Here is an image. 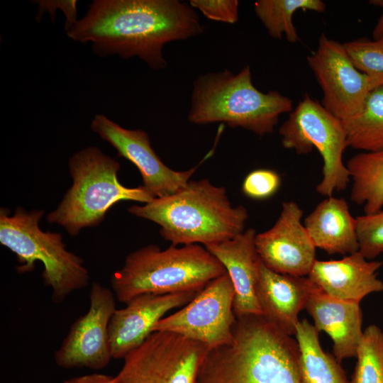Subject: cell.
I'll list each match as a JSON object with an SVG mask.
<instances>
[{"instance_id": "6da1fadb", "label": "cell", "mask_w": 383, "mask_h": 383, "mask_svg": "<svg viewBox=\"0 0 383 383\" xmlns=\"http://www.w3.org/2000/svg\"><path fill=\"white\" fill-rule=\"evenodd\" d=\"M190 4L178 0H94L82 18L66 33L74 41L90 43L99 57H138L153 70L167 62L162 49L204 32Z\"/></svg>"}, {"instance_id": "7a4b0ae2", "label": "cell", "mask_w": 383, "mask_h": 383, "mask_svg": "<svg viewBox=\"0 0 383 383\" xmlns=\"http://www.w3.org/2000/svg\"><path fill=\"white\" fill-rule=\"evenodd\" d=\"M236 318L232 341L209 350L196 383H302L296 340L262 315Z\"/></svg>"}, {"instance_id": "3957f363", "label": "cell", "mask_w": 383, "mask_h": 383, "mask_svg": "<svg viewBox=\"0 0 383 383\" xmlns=\"http://www.w3.org/2000/svg\"><path fill=\"white\" fill-rule=\"evenodd\" d=\"M128 211L160 226V235L173 245L204 246L234 238L244 232L248 212L233 206L223 187L208 179L190 180L174 194L155 198Z\"/></svg>"}, {"instance_id": "277c9868", "label": "cell", "mask_w": 383, "mask_h": 383, "mask_svg": "<svg viewBox=\"0 0 383 383\" xmlns=\"http://www.w3.org/2000/svg\"><path fill=\"white\" fill-rule=\"evenodd\" d=\"M292 109V99L279 91H259L246 66L236 74L225 70L198 77L193 84L188 120L197 125L223 123L262 136L272 133L279 116Z\"/></svg>"}, {"instance_id": "5b68a950", "label": "cell", "mask_w": 383, "mask_h": 383, "mask_svg": "<svg viewBox=\"0 0 383 383\" xmlns=\"http://www.w3.org/2000/svg\"><path fill=\"white\" fill-rule=\"evenodd\" d=\"M226 272L223 265L204 246L156 245L127 255L121 269L111 277L116 299L127 304L145 294H166L199 292Z\"/></svg>"}, {"instance_id": "8992f818", "label": "cell", "mask_w": 383, "mask_h": 383, "mask_svg": "<svg viewBox=\"0 0 383 383\" xmlns=\"http://www.w3.org/2000/svg\"><path fill=\"white\" fill-rule=\"evenodd\" d=\"M73 182L47 221L64 227L72 235L99 225L109 209L124 200L149 203L155 197L143 186L127 187L120 183V164L96 146L75 152L69 160Z\"/></svg>"}, {"instance_id": "52a82bcc", "label": "cell", "mask_w": 383, "mask_h": 383, "mask_svg": "<svg viewBox=\"0 0 383 383\" xmlns=\"http://www.w3.org/2000/svg\"><path fill=\"white\" fill-rule=\"evenodd\" d=\"M43 214V210L27 211L18 207L11 216L9 209L1 208L0 243L16 254L20 273L32 272L36 261L43 263L44 283L58 304L87 287L90 277L84 260L66 249L61 234L40 228Z\"/></svg>"}, {"instance_id": "ba28073f", "label": "cell", "mask_w": 383, "mask_h": 383, "mask_svg": "<svg viewBox=\"0 0 383 383\" xmlns=\"http://www.w3.org/2000/svg\"><path fill=\"white\" fill-rule=\"evenodd\" d=\"M284 148L304 155L316 148L323 159L322 179L316 191L329 197L344 191L350 182L349 171L343 160L348 147L341 121L321 104L304 94L289 118L279 129Z\"/></svg>"}, {"instance_id": "9c48e42d", "label": "cell", "mask_w": 383, "mask_h": 383, "mask_svg": "<svg viewBox=\"0 0 383 383\" xmlns=\"http://www.w3.org/2000/svg\"><path fill=\"white\" fill-rule=\"evenodd\" d=\"M209 348L167 331H154L128 353L111 383H196Z\"/></svg>"}, {"instance_id": "30bf717a", "label": "cell", "mask_w": 383, "mask_h": 383, "mask_svg": "<svg viewBox=\"0 0 383 383\" xmlns=\"http://www.w3.org/2000/svg\"><path fill=\"white\" fill-rule=\"evenodd\" d=\"M234 298V287L226 272L209 282L179 311L157 321L152 332L179 334L209 349L230 343L237 321Z\"/></svg>"}, {"instance_id": "8fae6325", "label": "cell", "mask_w": 383, "mask_h": 383, "mask_svg": "<svg viewBox=\"0 0 383 383\" xmlns=\"http://www.w3.org/2000/svg\"><path fill=\"white\" fill-rule=\"evenodd\" d=\"M306 60L322 89V106L340 121L357 115L372 84L354 66L343 44L322 33L316 50Z\"/></svg>"}, {"instance_id": "7c38bea8", "label": "cell", "mask_w": 383, "mask_h": 383, "mask_svg": "<svg viewBox=\"0 0 383 383\" xmlns=\"http://www.w3.org/2000/svg\"><path fill=\"white\" fill-rule=\"evenodd\" d=\"M87 312L79 317L55 352L57 365L72 369L101 370L112 359L109 324L116 309V296L110 289L93 282Z\"/></svg>"}, {"instance_id": "4fadbf2b", "label": "cell", "mask_w": 383, "mask_h": 383, "mask_svg": "<svg viewBox=\"0 0 383 383\" xmlns=\"http://www.w3.org/2000/svg\"><path fill=\"white\" fill-rule=\"evenodd\" d=\"M91 129L132 162L139 170L143 186L155 197L172 195L185 187L198 166L186 171L167 167L153 150L148 133L125 128L103 114H96Z\"/></svg>"}, {"instance_id": "5bb4252c", "label": "cell", "mask_w": 383, "mask_h": 383, "mask_svg": "<svg viewBox=\"0 0 383 383\" xmlns=\"http://www.w3.org/2000/svg\"><path fill=\"white\" fill-rule=\"evenodd\" d=\"M303 210L293 201H284L274 224L257 233L255 247L269 269L284 274L307 277L316 259V247L301 223Z\"/></svg>"}, {"instance_id": "9a60e30c", "label": "cell", "mask_w": 383, "mask_h": 383, "mask_svg": "<svg viewBox=\"0 0 383 383\" xmlns=\"http://www.w3.org/2000/svg\"><path fill=\"white\" fill-rule=\"evenodd\" d=\"M199 292L142 294L126 304L124 308L116 309L109 324L112 358L123 359L146 340L154 325L168 311L184 306Z\"/></svg>"}, {"instance_id": "2e32d148", "label": "cell", "mask_w": 383, "mask_h": 383, "mask_svg": "<svg viewBox=\"0 0 383 383\" xmlns=\"http://www.w3.org/2000/svg\"><path fill=\"white\" fill-rule=\"evenodd\" d=\"M256 231L248 228L234 238L204 247L224 267L235 289L236 317L262 315L256 294L260 259L255 247Z\"/></svg>"}, {"instance_id": "e0dca14e", "label": "cell", "mask_w": 383, "mask_h": 383, "mask_svg": "<svg viewBox=\"0 0 383 383\" xmlns=\"http://www.w3.org/2000/svg\"><path fill=\"white\" fill-rule=\"evenodd\" d=\"M317 288L308 277L280 274L260 262L256 294L262 316L291 336L299 312Z\"/></svg>"}, {"instance_id": "ac0fdd59", "label": "cell", "mask_w": 383, "mask_h": 383, "mask_svg": "<svg viewBox=\"0 0 383 383\" xmlns=\"http://www.w3.org/2000/svg\"><path fill=\"white\" fill-rule=\"evenodd\" d=\"M382 264L357 251L338 260H316L307 277L328 296L360 303L371 293L383 292L377 273Z\"/></svg>"}, {"instance_id": "d6986e66", "label": "cell", "mask_w": 383, "mask_h": 383, "mask_svg": "<svg viewBox=\"0 0 383 383\" xmlns=\"http://www.w3.org/2000/svg\"><path fill=\"white\" fill-rule=\"evenodd\" d=\"M305 309L313 318L315 328L331 338L333 355L339 362L356 357L363 335L359 302L333 298L318 287L311 294Z\"/></svg>"}, {"instance_id": "ffe728a7", "label": "cell", "mask_w": 383, "mask_h": 383, "mask_svg": "<svg viewBox=\"0 0 383 383\" xmlns=\"http://www.w3.org/2000/svg\"><path fill=\"white\" fill-rule=\"evenodd\" d=\"M304 226L315 247L328 254L359 251L356 218L343 198L332 196L321 201L305 218Z\"/></svg>"}, {"instance_id": "44dd1931", "label": "cell", "mask_w": 383, "mask_h": 383, "mask_svg": "<svg viewBox=\"0 0 383 383\" xmlns=\"http://www.w3.org/2000/svg\"><path fill=\"white\" fill-rule=\"evenodd\" d=\"M318 331L308 320L299 321L295 336L299 348V368L302 383H349L340 362L325 352Z\"/></svg>"}, {"instance_id": "7402d4cb", "label": "cell", "mask_w": 383, "mask_h": 383, "mask_svg": "<svg viewBox=\"0 0 383 383\" xmlns=\"http://www.w3.org/2000/svg\"><path fill=\"white\" fill-rule=\"evenodd\" d=\"M352 180L350 199L363 206L365 214L383 208V150L362 152L346 163Z\"/></svg>"}, {"instance_id": "603a6c76", "label": "cell", "mask_w": 383, "mask_h": 383, "mask_svg": "<svg viewBox=\"0 0 383 383\" xmlns=\"http://www.w3.org/2000/svg\"><path fill=\"white\" fill-rule=\"evenodd\" d=\"M341 123L348 146L366 152L383 150V84L369 92L357 115Z\"/></svg>"}, {"instance_id": "cb8c5ba5", "label": "cell", "mask_w": 383, "mask_h": 383, "mask_svg": "<svg viewBox=\"0 0 383 383\" xmlns=\"http://www.w3.org/2000/svg\"><path fill=\"white\" fill-rule=\"evenodd\" d=\"M299 9L322 13L326 4L321 0H259L254 4L256 16L269 35L281 39L284 34L292 43L299 40L292 21L293 15Z\"/></svg>"}, {"instance_id": "d4e9b609", "label": "cell", "mask_w": 383, "mask_h": 383, "mask_svg": "<svg viewBox=\"0 0 383 383\" xmlns=\"http://www.w3.org/2000/svg\"><path fill=\"white\" fill-rule=\"evenodd\" d=\"M357 363L349 383H383V331L370 325L363 331Z\"/></svg>"}, {"instance_id": "484cf974", "label": "cell", "mask_w": 383, "mask_h": 383, "mask_svg": "<svg viewBox=\"0 0 383 383\" xmlns=\"http://www.w3.org/2000/svg\"><path fill=\"white\" fill-rule=\"evenodd\" d=\"M343 44L354 66L370 79L372 89L383 84V35Z\"/></svg>"}, {"instance_id": "4316f807", "label": "cell", "mask_w": 383, "mask_h": 383, "mask_svg": "<svg viewBox=\"0 0 383 383\" xmlns=\"http://www.w3.org/2000/svg\"><path fill=\"white\" fill-rule=\"evenodd\" d=\"M356 221L359 252L373 260L383 253V210L357 216Z\"/></svg>"}, {"instance_id": "83f0119b", "label": "cell", "mask_w": 383, "mask_h": 383, "mask_svg": "<svg viewBox=\"0 0 383 383\" xmlns=\"http://www.w3.org/2000/svg\"><path fill=\"white\" fill-rule=\"evenodd\" d=\"M280 185L281 178L277 172L270 169H257L245 177L242 191L250 199L263 200L272 196Z\"/></svg>"}, {"instance_id": "f1b7e54d", "label": "cell", "mask_w": 383, "mask_h": 383, "mask_svg": "<svg viewBox=\"0 0 383 383\" xmlns=\"http://www.w3.org/2000/svg\"><path fill=\"white\" fill-rule=\"evenodd\" d=\"M189 4L212 21L235 23L238 20L237 0H191Z\"/></svg>"}, {"instance_id": "f546056e", "label": "cell", "mask_w": 383, "mask_h": 383, "mask_svg": "<svg viewBox=\"0 0 383 383\" xmlns=\"http://www.w3.org/2000/svg\"><path fill=\"white\" fill-rule=\"evenodd\" d=\"M113 377L94 373L65 379L63 383H111Z\"/></svg>"}, {"instance_id": "4dcf8cb0", "label": "cell", "mask_w": 383, "mask_h": 383, "mask_svg": "<svg viewBox=\"0 0 383 383\" xmlns=\"http://www.w3.org/2000/svg\"><path fill=\"white\" fill-rule=\"evenodd\" d=\"M370 4L381 6L383 9V0H374L370 1ZM372 35L374 40L379 38L383 35V11L381 16L378 19V21L373 30Z\"/></svg>"}]
</instances>
